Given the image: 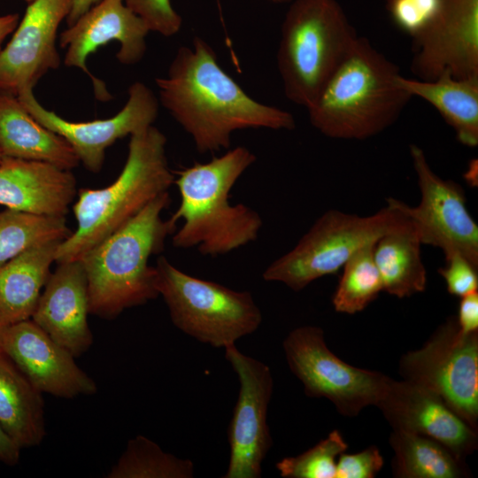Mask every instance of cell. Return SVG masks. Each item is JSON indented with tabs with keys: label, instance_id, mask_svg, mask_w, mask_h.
<instances>
[{
	"label": "cell",
	"instance_id": "cell-19",
	"mask_svg": "<svg viewBox=\"0 0 478 478\" xmlns=\"http://www.w3.org/2000/svg\"><path fill=\"white\" fill-rule=\"evenodd\" d=\"M86 273L80 259L58 263L50 274L31 320L74 357L93 343L88 323Z\"/></svg>",
	"mask_w": 478,
	"mask_h": 478
},
{
	"label": "cell",
	"instance_id": "cell-20",
	"mask_svg": "<svg viewBox=\"0 0 478 478\" xmlns=\"http://www.w3.org/2000/svg\"><path fill=\"white\" fill-rule=\"evenodd\" d=\"M77 195L71 170L48 162L3 157L0 205L41 216L66 217Z\"/></svg>",
	"mask_w": 478,
	"mask_h": 478
},
{
	"label": "cell",
	"instance_id": "cell-17",
	"mask_svg": "<svg viewBox=\"0 0 478 478\" xmlns=\"http://www.w3.org/2000/svg\"><path fill=\"white\" fill-rule=\"evenodd\" d=\"M2 352L42 393L73 398L97 390L95 381L75 363V357L31 319L4 328Z\"/></svg>",
	"mask_w": 478,
	"mask_h": 478
},
{
	"label": "cell",
	"instance_id": "cell-4",
	"mask_svg": "<svg viewBox=\"0 0 478 478\" xmlns=\"http://www.w3.org/2000/svg\"><path fill=\"white\" fill-rule=\"evenodd\" d=\"M166 191L80 260L87 277L89 313L113 319L124 310L158 297L152 255L163 251L166 238L175 232L162 212L170 204Z\"/></svg>",
	"mask_w": 478,
	"mask_h": 478
},
{
	"label": "cell",
	"instance_id": "cell-42",
	"mask_svg": "<svg viewBox=\"0 0 478 478\" xmlns=\"http://www.w3.org/2000/svg\"><path fill=\"white\" fill-rule=\"evenodd\" d=\"M24 1H26L27 3L29 4V3L33 2L34 0H24Z\"/></svg>",
	"mask_w": 478,
	"mask_h": 478
},
{
	"label": "cell",
	"instance_id": "cell-6",
	"mask_svg": "<svg viewBox=\"0 0 478 478\" xmlns=\"http://www.w3.org/2000/svg\"><path fill=\"white\" fill-rule=\"evenodd\" d=\"M358 37L336 0H294L281 24L277 51L285 96L308 108Z\"/></svg>",
	"mask_w": 478,
	"mask_h": 478
},
{
	"label": "cell",
	"instance_id": "cell-37",
	"mask_svg": "<svg viewBox=\"0 0 478 478\" xmlns=\"http://www.w3.org/2000/svg\"><path fill=\"white\" fill-rule=\"evenodd\" d=\"M19 22L18 13H10L0 16V51L3 49V43L12 33L14 32Z\"/></svg>",
	"mask_w": 478,
	"mask_h": 478
},
{
	"label": "cell",
	"instance_id": "cell-9",
	"mask_svg": "<svg viewBox=\"0 0 478 478\" xmlns=\"http://www.w3.org/2000/svg\"><path fill=\"white\" fill-rule=\"evenodd\" d=\"M283 350L289 369L303 383L305 394L329 399L346 416H356L365 407L377 405L391 381L340 359L328 348L319 327L293 329L283 341Z\"/></svg>",
	"mask_w": 478,
	"mask_h": 478
},
{
	"label": "cell",
	"instance_id": "cell-28",
	"mask_svg": "<svg viewBox=\"0 0 478 478\" xmlns=\"http://www.w3.org/2000/svg\"><path fill=\"white\" fill-rule=\"evenodd\" d=\"M194 465L164 451L152 440L136 436L108 473V478H191Z\"/></svg>",
	"mask_w": 478,
	"mask_h": 478
},
{
	"label": "cell",
	"instance_id": "cell-2",
	"mask_svg": "<svg viewBox=\"0 0 478 478\" xmlns=\"http://www.w3.org/2000/svg\"><path fill=\"white\" fill-rule=\"evenodd\" d=\"M256 161L248 148L237 146L207 163H195L174 178L181 202L169 219L182 227L174 232L176 248H197L204 256H219L253 241L262 227L260 215L243 204H230L229 192Z\"/></svg>",
	"mask_w": 478,
	"mask_h": 478
},
{
	"label": "cell",
	"instance_id": "cell-8",
	"mask_svg": "<svg viewBox=\"0 0 478 478\" xmlns=\"http://www.w3.org/2000/svg\"><path fill=\"white\" fill-rule=\"evenodd\" d=\"M156 287L171 320L183 333L215 348H225L254 333L262 313L249 291L194 277L160 256L155 266Z\"/></svg>",
	"mask_w": 478,
	"mask_h": 478
},
{
	"label": "cell",
	"instance_id": "cell-12",
	"mask_svg": "<svg viewBox=\"0 0 478 478\" xmlns=\"http://www.w3.org/2000/svg\"><path fill=\"white\" fill-rule=\"evenodd\" d=\"M410 154L421 198L416 207L404 203V210L421 243L440 248L444 257L461 254L478 266V226L468 212L462 188L439 177L418 145L410 146Z\"/></svg>",
	"mask_w": 478,
	"mask_h": 478
},
{
	"label": "cell",
	"instance_id": "cell-32",
	"mask_svg": "<svg viewBox=\"0 0 478 478\" xmlns=\"http://www.w3.org/2000/svg\"><path fill=\"white\" fill-rule=\"evenodd\" d=\"M441 0H387L395 24L412 37L423 29L436 13Z\"/></svg>",
	"mask_w": 478,
	"mask_h": 478
},
{
	"label": "cell",
	"instance_id": "cell-35",
	"mask_svg": "<svg viewBox=\"0 0 478 478\" xmlns=\"http://www.w3.org/2000/svg\"><path fill=\"white\" fill-rule=\"evenodd\" d=\"M459 329L466 334L478 331V292L461 297L456 318Z\"/></svg>",
	"mask_w": 478,
	"mask_h": 478
},
{
	"label": "cell",
	"instance_id": "cell-30",
	"mask_svg": "<svg viewBox=\"0 0 478 478\" xmlns=\"http://www.w3.org/2000/svg\"><path fill=\"white\" fill-rule=\"evenodd\" d=\"M347 448L342 435L334 430L308 451L281 459L276 469L285 478H335L336 458Z\"/></svg>",
	"mask_w": 478,
	"mask_h": 478
},
{
	"label": "cell",
	"instance_id": "cell-10",
	"mask_svg": "<svg viewBox=\"0 0 478 478\" xmlns=\"http://www.w3.org/2000/svg\"><path fill=\"white\" fill-rule=\"evenodd\" d=\"M405 380L438 395L472 428L478 420V331L449 319L420 349L403 356Z\"/></svg>",
	"mask_w": 478,
	"mask_h": 478
},
{
	"label": "cell",
	"instance_id": "cell-1",
	"mask_svg": "<svg viewBox=\"0 0 478 478\" xmlns=\"http://www.w3.org/2000/svg\"><path fill=\"white\" fill-rule=\"evenodd\" d=\"M158 101L201 153L230 146L234 132L247 128L292 130L294 116L250 96L220 66L212 47L196 36L181 46L166 76L156 79Z\"/></svg>",
	"mask_w": 478,
	"mask_h": 478
},
{
	"label": "cell",
	"instance_id": "cell-13",
	"mask_svg": "<svg viewBox=\"0 0 478 478\" xmlns=\"http://www.w3.org/2000/svg\"><path fill=\"white\" fill-rule=\"evenodd\" d=\"M17 96L35 120L71 145L80 163L92 173L102 169L106 149L117 140L153 125L159 106L158 98L141 81L129 87L127 101L117 114L85 122L69 121L47 110L35 98L33 89H26Z\"/></svg>",
	"mask_w": 478,
	"mask_h": 478
},
{
	"label": "cell",
	"instance_id": "cell-11",
	"mask_svg": "<svg viewBox=\"0 0 478 478\" xmlns=\"http://www.w3.org/2000/svg\"><path fill=\"white\" fill-rule=\"evenodd\" d=\"M225 358L238 377L240 388L227 429L230 457L224 478H259L262 462L273 440L267 423L274 380L267 365L241 352L235 343Z\"/></svg>",
	"mask_w": 478,
	"mask_h": 478
},
{
	"label": "cell",
	"instance_id": "cell-3",
	"mask_svg": "<svg viewBox=\"0 0 478 478\" xmlns=\"http://www.w3.org/2000/svg\"><path fill=\"white\" fill-rule=\"evenodd\" d=\"M398 67L365 37L353 47L308 107L312 126L322 135L365 140L394 124L412 99L400 88Z\"/></svg>",
	"mask_w": 478,
	"mask_h": 478
},
{
	"label": "cell",
	"instance_id": "cell-27",
	"mask_svg": "<svg viewBox=\"0 0 478 478\" xmlns=\"http://www.w3.org/2000/svg\"><path fill=\"white\" fill-rule=\"evenodd\" d=\"M72 234L66 217L41 216L12 209L0 212V267L27 249Z\"/></svg>",
	"mask_w": 478,
	"mask_h": 478
},
{
	"label": "cell",
	"instance_id": "cell-40",
	"mask_svg": "<svg viewBox=\"0 0 478 478\" xmlns=\"http://www.w3.org/2000/svg\"><path fill=\"white\" fill-rule=\"evenodd\" d=\"M266 1H270L272 3H283V2H286L288 0H266Z\"/></svg>",
	"mask_w": 478,
	"mask_h": 478
},
{
	"label": "cell",
	"instance_id": "cell-18",
	"mask_svg": "<svg viewBox=\"0 0 478 478\" xmlns=\"http://www.w3.org/2000/svg\"><path fill=\"white\" fill-rule=\"evenodd\" d=\"M376 406L394 429L436 440L460 460L476 446L474 429L438 395L419 384L391 380Z\"/></svg>",
	"mask_w": 478,
	"mask_h": 478
},
{
	"label": "cell",
	"instance_id": "cell-15",
	"mask_svg": "<svg viewBox=\"0 0 478 478\" xmlns=\"http://www.w3.org/2000/svg\"><path fill=\"white\" fill-rule=\"evenodd\" d=\"M149 32L144 20L124 0H101L60 34L59 45L66 50L64 64L81 69L91 80L95 96L108 101L111 94L89 70L88 58L100 47L116 41L120 42L118 61L128 66L137 64L145 55Z\"/></svg>",
	"mask_w": 478,
	"mask_h": 478
},
{
	"label": "cell",
	"instance_id": "cell-7",
	"mask_svg": "<svg viewBox=\"0 0 478 478\" xmlns=\"http://www.w3.org/2000/svg\"><path fill=\"white\" fill-rule=\"evenodd\" d=\"M409 220L404 203L392 197L384 208L366 217L329 210L292 250L266 268L263 279L300 291L313 281L336 273L360 248Z\"/></svg>",
	"mask_w": 478,
	"mask_h": 478
},
{
	"label": "cell",
	"instance_id": "cell-43",
	"mask_svg": "<svg viewBox=\"0 0 478 478\" xmlns=\"http://www.w3.org/2000/svg\"><path fill=\"white\" fill-rule=\"evenodd\" d=\"M387 1V0H386Z\"/></svg>",
	"mask_w": 478,
	"mask_h": 478
},
{
	"label": "cell",
	"instance_id": "cell-41",
	"mask_svg": "<svg viewBox=\"0 0 478 478\" xmlns=\"http://www.w3.org/2000/svg\"><path fill=\"white\" fill-rule=\"evenodd\" d=\"M3 157H4V156H3V154H2V152H1V150H0V162H1L2 158H3Z\"/></svg>",
	"mask_w": 478,
	"mask_h": 478
},
{
	"label": "cell",
	"instance_id": "cell-29",
	"mask_svg": "<svg viewBox=\"0 0 478 478\" xmlns=\"http://www.w3.org/2000/svg\"><path fill=\"white\" fill-rule=\"evenodd\" d=\"M374 243L360 248L343 265L332 298L336 312L349 314L361 312L383 290L374 259Z\"/></svg>",
	"mask_w": 478,
	"mask_h": 478
},
{
	"label": "cell",
	"instance_id": "cell-31",
	"mask_svg": "<svg viewBox=\"0 0 478 478\" xmlns=\"http://www.w3.org/2000/svg\"><path fill=\"white\" fill-rule=\"evenodd\" d=\"M126 5L142 18L150 31L169 37L176 35L182 19L170 0H124Z\"/></svg>",
	"mask_w": 478,
	"mask_h": 478
},
{
	"label": "cell",
	"instance_id": "cell-36",
	"mask_svg": "<svg viewBox=\"0 0 478 478\" xmlns=\"http://www.w3.org/2000/svg\"><path fill=\"white\" fill-rule=\"evenodd\" d=\"M20 450L0 426V461L8 466L17 465L20 458Z\"/></svg>",
	"mask_w": 478,
	"mask_h": 478
},
{
	"label": "cell",
	"instance_id": "cell-16",
	"mask_svg": "<svg viewBox=\"0 0 478 478\" xmlns=\"http://www.w3.org/2000/svg\"><path fill=\"white\" fill-rule=\"evenodd\" d=\"M73 0H34L28 4L10 42L0 51V89L18 95L33 89L60 66L58 29Z\"/></svg>",
	"mask_w": 478,
	"mask_h": 478
},
{
	"label": "cell",
	"instance_id": "cell-26",
	"mask_svg": "<svg viewBox=\"0 0 478 478\" xmlns=\"http://www.w3.org/2000/svg\"><path fill=\"white\" fill-rule=\"evenodd\" d=\"M394 473L404 478H456L463 474L460 459L429 437L394 429L389 439Z\"/></svg>",
	"mask_w": 478,
	"mask_h": 478
},
{
	"label": "cell",
	"instance_id": "cell-34",
	"mask_svg": "<svg viewBox=\"0 0 478 478\" xmlns=\"http://www.w3.org/2000/svg\"><path fill=\"white\" fill-rule=\"evenodd\" d=\"M383 459L375 446L358 453H342L336 462L335 478H373L381 470Z\"/></svg>",
	"mask_w": 478,
	"mask_h": 478
},
{
	"label": "cell",
	"instance_id": "cell-5",
	"mask_svg": "<svg viewBox=\"0 0 478 478\" xmlns=\"http://www.w3.org/2000/svg\"><path fill=\"white\" fill-rule=\"evenodd\" d=\"M166 137L153 125L130 135L126 163L103 189H81L73 205L77 228L63 240L55 262L80 259L125 225L150 201L168 191L175 174L166 154Z\"/></svg>",
	"mask_w": 478,
	"mask_h": 478
},
{
	"label": "cell",
	"instance_id": "cell-38",
	"mask_svg": "<svg viewBox=\"0 0 478 478\" xmlns=\"http://www.w3.org/2000/svg\"><path fill=\"white\" fill-rule=\"evenodd\" d=\"M101 0H73L72 9L66 18L67 26L73 24L83 13Z\"/></svg>",
	"mask_w": 478,
	"mask_h": 478
},
{
	"label": "cell",
	"instance_id": "cell-14",
	"mask_svg": "<svg viewBox=\"0 0 478 478\" xmlns=\"http://www.w3.org/2000/svg\"><path fill=\"white\" fill-rule=\"evenodd\" d=\"M412 41L410 69L416 79L433 81L444 73L478 78V0H441Z\"/></svg>",
	"mask_w": 478,
	"mask_h": 478
},
{
	"label": "cell",
	"instance_id": "cell-21",
	"mask_svg": "<svg viewBox=\"0 0 478 478\" xmlns=\"http://www.w3.org/2000/svg\"><path fill=\"white\" fill-rule=\"evenodd\" d=\"M0 150L4 157L48 162L72 170L80 164L71 145L35 120L18 96L0 89Z\"/></svg>",
	"mask_w": 478,
	"mask_h": 478
},
{
	"label": "cell",
	"instance_id": "cell-33",
	"mask_svg": "<svg viewBox=\"0 0 478 478\" xmlns=\"http://www.w3.org/2000/svg\"><path fill=\"white\" fill-rule=\"evenodd\" d=\"M445 258V265L438 269L450 294L462 297L477 291L478 266L459 253Z\"/></svg>",
	"mask_w": 478,
	"mask_h": 478
},
{
	"label": "cell",
	"instance_id": "cell-24",
	"mask_svg": "<svg viewBox=\"0 0 478 478\" xmlns=\"http://www.w3.org/2000/svg\"><path fill=\"white\" fill-rule=\"evenodd\" d=\"M42 394L1 352L0 426L20 449L39 445L46 435Z\"/></svg>",
	"mask_w": 478,
	"mask_h": 478
},
{
	"label": "cell",
	"instance_id": "cell-22",
	"mask_svg": "<svg viewBox=\"0 0 478 478\" xmlns=\"http://www.w3.org/2000/svg\"><path fill=\"white\" fill-rule=\"evenodd\" d=\"M62 241L31 247L0 267V322L4 326L31 319Z\"/></svg>",
	"mask_w": 478,
	"mask_h": 478
},
{
	"label": "cell",
	"instance_id": "cell-23",
	"mask_svg": "<svg viewBox=\"0 0 478 478\" xmlns=\"http://www.w3.org/2000/svg\"><path fill=\"white\" fill-rule=\"evenodd\" d=\"M397 83L436 109L461 144L478 145V78L458 79L444 73L433 81H422L400 74Z\"/></svg>",
	"mask_w": 478,
	"mask_h": 478
},
{
	"label": "cell",
	"instance_id": "cell-25",
	"mask_svg": "<svg viewBox=\"0 0 478 478\" xmlns=\"http://www.w3.org/2000/svg\"><path fill=\"white\" fill-rule=\"evenodd\" d=\"M421 244L411 220L375 242L374 259L383 290L399 298L425 290L427 272L421 259Z\"/></svg>",
	"mask_w": 478,
	"mask_h": 478
},
{
	"label": "cell",
	"instance_id": "cell-39",
	"mask_svg": "<svg viewBox=\"0 0 478 478\" xmlns=\"http://www.w3.org/2000/svg\"><path fill=\"white\" fill-rule=\"evenodd\" d=\"M6 326H4L1 322H0V353L2 352V342H3V335H4V328Z\"/></svg>",
	"mask_w": 478,
	"mask_h": 478
}]
</instances>
